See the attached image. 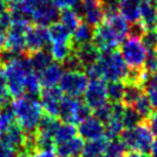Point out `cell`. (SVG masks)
I'll return each mask as SVG.
<instances>
[{"instance_id":"44","label":"cell","mask_w":157,"mask_h":157,"mask_svg":"<svg viewBox=\"0 0 157 157\" xmlns=\"http://www.w3.org/2000/svg\"><path fill=\"white\" fill-rule=\"evenodd\" d=\"M147 123L149 125L150 129H151V132L157 135V111H154V113L147 120Z\"/></svg>"},{"instance_id":"49","label":"cell","mask_w":157,"mask_h":157,"mask_svg":"<svg viewBox=\"0 0 157 157\" xmlns=\"http://www.w3.org/2000/svg\"><path fill=\"white\" fill-rule=\"evenodd\" d=\"M7 4H8V2H7L6 0H0V15L7 10Z\"/></svg>"},{"instance_id":"51","label":"cell","mask_w":157,"mask_h":157,"mask_svg":"<svg viewBox=\"0 0 157 157\" xmlns=\"http://www.w3.org/2000/svg\"><path fill=\"white\" fill-rule=\"evenodd\" d=\"M155 30L157 31V19H156V22H155Z\"/></svg>"},{"instance_id":"52","label":"cell","mask_w":157,"mask_h":157,"mask_svg":"<svg viewBox=\"0 0 157 157\" xmlns=\"http://www.w3.org/2000/svg\"><path fill=\"white\" fill-rule=\"evenodd\" d=\"M6 1H7V2H12V1H13V0H6Z\"/></svg>"},{"instance_id":"31","label":"cell","mask_w":157,"mask_h":157,"mask_svg":"<svg viewBox=\"0 0 157 157\" xmlns=\"http://www.w3.org/2000/svg\"><path fill=\"white\" fill-rule=\"evenodd\" d=\"M42 89H43V87L40 83L38 74H36L35 72L28 74L25 81V95L37 98L39 97Z\"/></svg>"},{"instance_id":"23","label":"cell","mask_w":157,"mask_h":157,"mask_svg":"<svg viewBox=\"0 0 157 157\" xmlns=\"http://www.w3.org/2000/svg\"><path fill=\"white\" fill-rule=\"evenodd\" d=\"M108 137L102 136L96 140H90L83 144L81 157H99L105 154L106 147L109 144Z\"/></svg>"},{"instance_id":"53","label":"cell","mask_w":157,"mask_h":157,"mask_svg":"<svg viewBox=\"0 0 157 157\" xmlns=\"http://www.w3.org/2000/svg\"><path fill=\"white\" fill-rule=\"evenodd\" d=\"M99 157H106V156H105V155H102V156H99Z\"/></svg>"},{"instance_id":"16","label":"cell","mask_w":157,"mask_h":157,"mask_svg":"<svg viewBox=\"0 0 157 157\" xmlns=\"http://www.w3.org/2000/svg\"><path fill=\"white\" fill-rule=\"evenodd\" d=\"M64 73V66L59 63H52L48 66L44 71H42L38 74L39 80L43 88H52L57 87L60 82V78Z\"/></svg>"},{"instance_id":"27","label":"cell","mask_w":157,"mask_h":157,"mask_svg":"<svg viewBox=\"0 0 157 157\" xmlns=\"http://www.w3.org/2000/svg\"><path fill=\"white\" fill-rule=\"evenodd\" d=\"M60 126V120L57 117H52L49 114H43V117L40 119L38 124V127L36 129V133L39 135H44V136L53 137L56 135L57 129Z\"/></svg>"},{"instance_id":"11","label":"cell","mask_w":157,"mask_h":157,"mask_svg":"<svg viewBox=\"0 0 157 157\" xmlns=\"http://www.w3.org/2000/svg\"><path fill=\"white\" fill-rule=\"evenodd\" d=\"M51 43L49 31L46 27L30 25L25 35V50L27 54L35 53L40 50H45L48 44Z\"/></svg>"},{"instance_id":"6","label":"cell","mask_w":157,"mask_h":157,"mask_svg":"<svg viewBox=\"0 0 157 157\" xmlns=\"http://www.w3.org/2000/svg\"><path fill=\"white\" fill-rule=\"evenodd\" d=\"M88 83V76L83 69H65L59 88L65 96L78 98L84 94Z\"/></svg>"},{"instance_id":"19","label":"cell","mask_w":157,"mask_h":157,"mask_svg":"<svg viewBox=\"0 0 157 157\" xmlns=\"http://www.w3.org/2000/svg\"><path fill=\"white\" fill-rule=\"evenodd\" d=\"M157 19V0H141L140 6V21L146 29H155Z\"/></svg>"},{"instance_id":"13","label":"cell","mask_w":157,"mask_h":157,"mask_svg":"<svg viewBox=\"0 0 157 157\" xmlns=\"http://www.w3.org/2000/svg\"><path fill=\"white\" fill-rule=\"evenodd\" d=\"M64 97V94L59 87L52 88H43L39 95V102L43 108L45 114H49L52 117L58 118L59 113V104Z\"/></svg>"},{"instance_id":"50","label":"cell","mask_w":157,"mask_h":157,"mask_svg":"<svg viewBox=\"0 0 157 157\" xmlns=\"http://www.w3.org/2000/svg\"><path fill=\"white\" fill-rule=\"evenodd\" d=\"M16 157H31V155L25 151H19L17 155H16Z\"/></svg>"},{"instance_id":"4","label":"cell","mask_w":157,"mask_h":157,"mask_svg":"<svg viewBox=\"0 0 157 157\" xmlns=\"http://www.w3.org/2000/svg\"><path fill=\"white\" fill-rule=\"evenodd\" d=\"M119 139L131 151L148 154L154 141V133L147 121H143L133 128H125L119 135Z\"/></svg>"},{"instance_id":"1","label":"cell","mask_w":157,"mask_h":157,"mask_svg":"<svg viewBox=\"0 0 157 157\" xmlns=\"http://www.w3.org/2000/svg\"><path fill=\"white\" fill-rule=\"evenodd\" d=\"M16 123L22 127L25 134H34L44 114L43 108L37 98L23 95L12 103Z\"/></svg>"},{"instance_id":"30","label":"cell","mask_w":157,"mask_h":157,"mask_svg":"<svg viewBox=\"0 0 157 157\" xmlns=\"http://www.w3.org/2000/svg\"><path fill=\"white\" fill-rule=\"evenodd\" d=\"M59 19H60V22H61L72 34L74 33V30L80 25V23L82 22V19H81V16L78 14V12L74 10V8H68V7L60 10Z\"/></svg>"},{"instance_id":"28","label":"cell","mask_w":157,"mask_h":157,"mask_svg":"<svg viewBox=\"0 0 157 157\" xmlns=\"http://www.w3.org/2000/svg\"><path fill=\"white\" fill-rule=\"evenodd\" d=\"M49 37L51 43H60V42H72V33L65 27L60 21L53 22L48 27Z\"/></svg>"},{"instance_id":"3","label":"cell","mask_w":157,"mask_h":157,"mask_svg":"<svg viewBox=\"0 0 157 157\" xmlns=\"http://www.w3.org/2000/svg\"><path fill=\"white\" fill-rule=\"evenodd\" d=\"M96 63L99 67L101 76L103 81L125 82V80L127 78L129 69L127 65L125 64L120 51L113 50V51L101 52V57Z\"/></svg>"},{"instance_id":"43","label":"cell","mask_w":157,"mask_h":157,"mask_svg":"<svg viewBox=\"0 0 157 157\" xmlns=\"http://www.w3.org/2000/svg\"><path fill=\"white\" fill-rule=\"evenodd\" d=\"M17 151L0 142V157H16Z\"/></svg>"},{"instance_id":"46","label":"cell","mask_w":157,"mask_h":157,"mask_svg":"<svg viewBox=\"0 0 157 157\" xmlns=\"http://www.w3.org/2000/svg\"><path fill=\"white\" fill-rule=\"evenodd\" d=\"M149 156L150 157H157V135L156 137H154V141H152L151 148H150V151H149Z\"/></svg>"},{"instance_id":"24","label":"cell","mask_w":157,"mask_h":157,"mask_svg":"<svg viewBox=\"0 0 157 157\" xmlns=\"http://www.w3.org/2000/svg\"><path fill=\"white\" fill-rule=\"evenodd\" d=\"M27 56L29 58L31 68L36 74H39L42 71H44L53 61L52 56L50 53V50L49 51L48 50H40V51L35 52V53L27 54Z\"/></svg>"},{"instance_id":"40","label":"cell","mask_w":157,"mask_h":157,"mask_svg":"<svg viewBox=\"0 0 157 157\" xmlns=\"http://www.w3.org/2000/svg\"><path fill=\"white\" fill-rule=\"evenodd\" d=\"M143 71L148 75H152V74L157 73V50L148 51L147 58H146V61H144Z\"/></svg>"},{"instance_id":"33","label":"cell","mask_w":157,"mask_h":157,"mask_svg":"<svg viewBox=\"0 0 157 157\" xmlns=\"http://www.w3.org/2000/svg\"><path fill=\"white\" fill-rule=\"evenodd\" d=\"M106 91H108V99L110 103L117 104L121 103L125 91V82L123 81H112L106 84Z\"/></svg>"},{"instance_id":"48","label":"cell","mask_w":157,"mask_h":157,"mask_svg":"<svg viewBox=\"0 0 157 157\" xmlns=\"http://www.w3.org/2000/svg\"><path fill=\"white\" fill-rule=\"evenodd\" d=\"M125 157H150L148 154H144V152H140V151H129L126 154Z\"/></svg>"},{"instance_id":"25","label":"cell","mask_w":157,"mask_h":157,"mask_svg":"<svg viewBox=\"0 0 157 157\" xmlns=\"http://www.w3.org/2000/svg\"><path fill=\"white\" fill-rule=\"evenodd\" d=\"M74 45L73 42H60V43H52L50 48V53L52 56L56 63L64 64L65 61L73 54Z\"/></svg>"},{"instance_id":"39","label":"cell","mask_w":157,"mask_h":157,"mask_svg":"<svg viewBox=\"0 0 157 157\" xmlns=\"http://www.w3.org/2000/svg\"><path fill=\"white\" fill-rule=\"evenodd\" d=\"M93 113L94 117H96L101 123L106 125L113 117V104L108 102L102 106L97 108L96 110H94Z\"/></svg>"},{"instance_id":"21","label":"cell","mask_w":157,"mask_h":157,"mask_svg":"<svg viewBox=\"0 0 157 157\" xmlns=\"http://www.w3.org/2000/svg\"><path fill=\"white\" fill-rule=\"evenodd\" d=\"M141 0H118V12L129 23L140 21Z\"/></svg>"},{"instance_id":"8","label":"cell","mask_w":157,"mask_h":157,"mask_svg":"<svg viewBox=\"0 0 157 157\" xmlns=\"http://www.w3.org/2000/svg\"><path fill=\"white\" fill-rule=\"evenodd\" d=\"M74 10L78 12L81 19L84 20L86 23L91 25L94 29L103 23L105 19L102 0H81L80 5Z\"/></svg>"},{"instance_id":"26","label":"cell","mask_w":157,"mask_h":157,"mask_svg":"<svg viewBox=\"0 0 157 157\" xmlns=\"http://www.w3.org/2000/svg\"><path fill=\"white\" fill-rule=\"evenodd\" d=\"M94 37V28L86 22H81L72 34V42L74 48L91 43Z\"/></svg>"},{"instance_id":"34","label":"cell","mask_w":157,"mask_h":157,"mask_svg":"<svg viewBox=\"0 0 157 157\" xmlns=\"http://www.w3.org/2000/svg\"><path fill=\"white\" fill-rule=\"evenodd\" d=\"M143 90L147 94L154 110L157 111V73L148 75L143 82Z\"/></svg>"},{"instance_id":"41","label":"cell","mask_w":157,"mask_h":157,"mask_svg":"<svg viewBox=\"0 0 157 157\" xmlns=\"http://www.w3.org/2000/svg\"><path fill=\"white\" fill-rule=\"evenodd\" d=\"M141 42L148 51L157 50V31L155 29L146 30V33L141 37Z\"/></svg>"},{"instance_id":"37","label":"cell","mask_w":157,"mask_h":157,"mask_svg":"<svg viewBox=\"0 0 157 157\" xmlns=\"http://www.w3.org/2000/svg\"><path fill=\"white\" fill-rule=\"evenodd\" d=\"M16 123L12 104H6L0 108V132L5 131L10 125Z\"/></svg>"},{"instance_id":"12","label":"cell","mask_w":157,"mask_h":157,"mask_svg":"<svg viewBox=\"0 0 157 157\" xmlns=\"http://www.w3.org/2000/svg\"><path fill=\"white\" fill-rule=\"evenodd\" d=\"M60 8L54 4L52 0H43L38 7L35 10L31 22L40 27H49L59 19Z\"/></svg>"},{"instance_id":"32","label":"cell","mask_w":157,"mask_h":157,"mask_svg":"<svg viewBox=\"0 0 157 157\" xmlns=\"http://www.w3.org/2000/svg\"><path fill=\"white\" fill-rule=\"evenodd\" d=\"M75 136H78V127L74 124H60V126L54 135V144L72 140Z\"/></svg>"},{"instance_id":"18","label":"cell","mask_w":157,"mask_h":157,"mask_svg":"<svg viewBox=\"0 0 157 157\" xmlns=\"http://www.w3.org/2000/svg\"><path fill=\"white\" fill-rule=\"evenodd\" d=\"M74 54L78 59L82 67L86 69L88 66L95 64L99 59L101 51L93 43H88V44L80 45V46L74 48Z\"/></svg>"},{"instance_id":"14","label":"cell","mask_w":157,"mask_h":157,"mask_svg":"<svg viewBox=\"0 0 157 157\" xmlns=\"http://www.w3.org/2000/svg\"><path fill=\"white\" fill-rule=\"evenodd\" d=\"M25 137H27V134L17 123L10 125L5 131L0 132V142L14 149L17 152L23 150Z\"/></svg>"},{"instance_id":"54","label":"cell","mask_w":157,"mask_h":157,"mask_svg":"<svg viewBox=\"0 0 157 157\" xmlns=\"http://www.w3.org/2000/svg\"><path fill=\"white\" fill-rule=\"evenodd\" d=\"M102 1H103V0H102Z\"/></svg>"},{"instance_id":"15","label":"cell","mask_w":157,"mask_h":157,"mask_svg":"<svg viewBox=\"0 0 157 157\" xmlns=\"http://www.w3.org/2000/svg\"><path fill=\"white\" fill-rule=\"evenodd\" d=\"M78 134L82 140H96L105 136V125L101 123L96 117L91 116L78 124Z\"/></svg>"},{"instance_id":"9","label":"cell","mask_w":157,"mask_h":157,"mask_svg":"<svg viewBox=\"0 0 157 157\" xmlns=\"http://www.w3.org/2000/svg\"><path fill=\"white\" fill-rule=\"evenodd\" d=\"M101 52L106 51H113L121 44L120 39L117 37V35L112 31L105 22L101 23L94 29V37L91 42Z\"/></svg>"},{"instance_id":"10","label":"cell","mask_w":157,"mask_h":157,"mask_svg":"<svg viewBox=\"0 0 157 157\" xmlns=\"http://www.w3.org/2000/svg\"><path fill=\"white\" fill-rule=\"evenodd\" d=\"M83 102L93 111L108 103V91L105 81L91 80L83 94Z\"/></svg>"},{"instance_id":"47","label":"cell","mask_w":157,"mask_h":157,"mask_svg":"<svg viewBox=\"0 0 157 157\" xmlns=\"http://www.w3.org/2000/svg\"><path fill=\"white\" fill-rule=\"evenodd\" d=\"M5 44H6V33L0 31V54L5 51Z\"/></svg>"},{"instance_id":"45","label":"cell","mask_w":157,"mask_h":157,"mask_svg":"<svg viewBox=\"0 0 157 157\" xmlns=\"http://www.w3.org/2000/svg\"><path fill=\"white\" fill-rule=\"evenodd\" d=\"M31 157H58L54 150H38L35 151Z\"/></svg>"},{"instance_id":"20","label":"cell","mask_w":157,"mask_h":157,"mask_svg":"<svg viewBox=\"0 0 157 157\" xmlns=\"http://www.w3.org/2000/svg\"><path fill=\"white\" fill-rule=\"evenodd\" d=\"M104 22L112 29L113 33L117 35V37L123 43L128 36V33H129V25H128V22L125 20L123 15L120 13L108 15V16H105Z\"/></svg>"},{"instance_id":"17","label":"cell","mask_w":157,"mask_h":157,"mask_svg":"<svg viewBox=\"0 0 157 157\" xmlns=\"http://www.w3.org/2000/svg\"><path fill=\"white\" fill-rule=\"evenodd\" d=\"M83 140L80 136H75L72 140L54 144V152L58 157H78L81 156Z\"/></svg>"},{"instance_id":"42","label":"cell","mask_w":157,"mask_h":157,"mask_svg":"<svg viewBox=\"0 0 157 157\" xmlns=\"http://www.w3.org/2000/svg\"><path fill=\"white\" fill-rule=\"evenodd\" d=\"M12 23H13L12 14H10V10H6L2 14L0 15V31H4V33L7 34V31L10 30Z\"/></svg>"},{"instance_id":"5","label":"cell","mask_w":157,"mask_h":157,"mask_svg":"<svg viewBox=\"0 0 157 157\" xmlns=\"http://www.w3.org/2000/svg\"><path fill=\"white\" fill-rule=\"evenodd\" d=\"M120 53L129 71H143L148 50L141 39L127 37L120 44Z\"/></svg>"},{"instance_id":"38","label":"cell","mask_w":157,"mask_h":157,"mask_svg":"<svg viewBox=\"0 0 157 157\" xmlns=\"http://www.w3.org/2000/svg\"><path fill=\"white\" fill-rule=\"evenodd\" d=\"M146 120H143L142 117L139 114V113L134 110L133 108H126L125 106V110H124V114H123V124L125 128H133L137 126L139 124L143 123Z\"/></svg>"},{"instance_id":"29","label":"cell","mask_w":157,"mask_h":157,"mask_svg":"<svg viewBox=\"0 0 157 157\" xmlns=\"http://www.w3.org/2000/svg\"><path fill=\"white\" fill-rule=\"evenodd\" d=\"M143 93L144 90L141 84L134 83V82H125V91H124L121 104L126 108H129V106L132 108Z\"/></svg>"},{"instance_id":"35","label":"cell","mask_w":157,"mask_h":157,"mask_svg":"<svg viewBox=\"0 0 157 157\" xmlns=\"http://www.w3.org/2000/svg\"><path fill=\"white\" fill-rule=\"evenodd\" d=\"M132 108L134 109V110L142 117L143 120H146V121H147L148 119H149V117H150L152 113H154V111H155L146 93H143L142 95H141V97L137 99Z\"/></svg>"},{"instance_id":"36","label":"cell","mask_w":157,"mask_h":157,"mask_svg":"<svg viewBox=\"0 0 157 157\" xmlns=\"http://www.w3.org/2000/svg\"><path fill=\"white\" fill-rule=\"evenodd\" d=\"M127 154V148L121 142V140L117 137L109 141V144L105 150V156L106 157H125Z\"/></svg>"},{"instance_id":"22","label":"cell","mask_w":157,"mask_h":157,"mask_svg":"<svg viewBox=\"0 0 157 157\" xmlns=\"http://www.w3.org/2000/svg\"><path fill=\"white\" fill-rule=\"evenodd\" d=\"M78 102V98H73L64 95V97H63L61 102L59 104V120H61L64 123L74 124L75 125V110H76Z\"/></svg>"},{"instance_id":"2","label":"cell","mask_w":157,"mask_h":157,"mask_svg":"<svg viewBox=\"0 0 157 157\" xmlns=\"http://www.w3.org/2000/svg\"><path fill=\"white\" fill-rule=\"evenodd\" d=\"M5 69L7 89L14 99L25 95V81L27 75L34 72L28 56H19L2 65Z\"/></svg>"},{"instance_id":"7","label":"cell","mask_w":157,"mask_h":157,"mask_svg":"<svg viewBox=\"0 0 157 157\" xmlns=\"http://www.w3.org/2000/svg\"><path fill=\"white\" fill-rule=\"evenodd\" d=\"M31 23L21 22V21H13L10 30L6 34L5 51L10 52L15 57L27 54L25 50V35L27 30Z\"/></svg>"}]
</instances>
